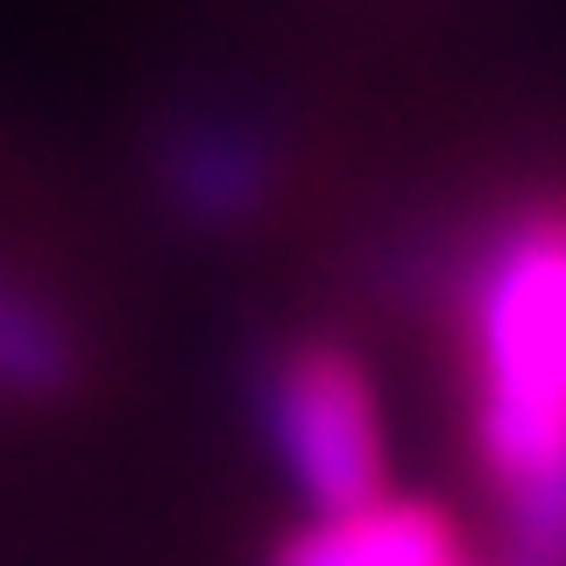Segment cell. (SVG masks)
Returning <instances> with one entry per match:
<instances>
[{"instance_id": "6da1fadb", "label": "cell", "mask_w": 566, "mask_h": 566, "mask_svg": "<svg viewBox=\"0 0 566 566\" xmlns=\"http://www.w3.org/2000/svg\"><path fill=\"white\" fill-rule=\"evenodd\" d=\"M474 368V453L495 489L566 460V206H517L468 255L460 283Z\"/></svg>"}, {"instance_id": "7a4b0ae2", "label": "cell", "mask_w": 566, "mask_h": 566, "mask_svg": "<svg viewBox=\"0 0 566 566\" xmlns=\"http://www.w3.org/2000/svg\"><path fill=\"white\" fill-rule=\"evenodd\" d=\"M262 424L312 517H347V510L382 503L376 382L340 340H291L262 368Z\"/></svg>"}, {"instance_id": "3957f363", "label": "cell", "mask_w": 566, "mask_h": 566, "mask_svg": "<svg viewBox=\"0 0 566 566\" xmlns=\"http://www.w3.org/2000/svg\"><path fill=\"white\" fill-rule=\"evenodd\" d=\"M276 566H460L453 517L432 503H368L347 517H318L276 553Z\"/></svg>"}, {"instance_id": "277c9868", "label": "cell", "mask_w": 566, "mask_h": 566, "mask_svg": "<svg viewBox=\"0 0 566 566\" xmlns=\"http://www.w3.org/2000/svg\"><path fill=\"white\" fill-rule=\"evenodd\" d=\"M164 170H170V199L191 220H241L270 191V149H262V135L234 128V120H191L170 142Z\"/></svg>"}, {"instance_id": "5b68a950", "label": "cell", "mask_w": 566, "mask_h": 566, "mask_svg": "<svg viewBox=\"0 0 566 566\" xmlns=\"http://www.w3.org/2000/svg\"><path fill=\"white\" fill-rule=\"evenodd\" d=\"M78 382V333L35 291L0 276V397H57Z\"/></svg>"}]
</instances>
